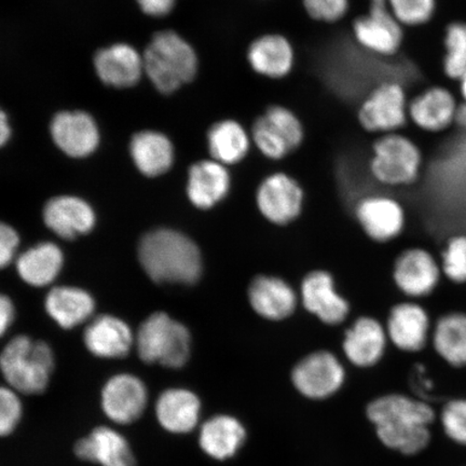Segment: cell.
<instances>
[{"mask_svg":"<svg viewBox=\"0 0 466 466\" xmlns=\"http://www.w3.org/2000/svg\"><path fill=\"white\" fill-rule=\"evenodd\" d=\"M51 136L57 147L73 158L90 156L100 143L96 121L85 112L58 113L51 122Z\"/></svg>","mask_w":466,"mask_h":466,"instance_id":"obj_19","label":"cell"},{"mask_svg":"<svg viewBox=\"0 0 466 466\" xmlns=\"http://www.w3.org/2000/svg\"><path fill=\"white\" fill-rule=\"evenodd\" d=\"M20 238L13 227L3 224L0 228V265L8 266L14 260Z\"/></svg>","mask_w":466,"mask_h":466,"instance_id":"obj_40","label":"cell"},{"mask_svg":"<svg viewBox=\"0 0 466 466\" xmlns=\"http://www.w3.org/2000/svg\"><path fill=\"white\" fill-rule=\"evenodd\" d=\"M15 319V307L13 301L7 296H3L0 299V331L5 335Z\"/></svg>","mask_w":466,"mask_h":466,"instance_id":"obj_42","label":"cell"},{"mask_svg":"<svg viewBox=\"0 0 466 466\" xmlns=\"http://www.w3.org/2000/svg\"><path fill=\"white\" fill-rule=\"evenodd\" d=\"M384 446L403 454H416L429 445V425L435 413L429 404L405 394L379 396L366 410Z\"/></svg>","mask_w":466,"mask_h":466,"instance_id":"obj_1","label":"cell"},{"mask_svg":"<svg viewBox=\"0 0 466 466\" xmlns=\"http://www.w3.org/2000/svg\"><path fill=\"white\" fill-rule=\"evenodd\" d=\"M442 275L454 283H466V236L448 241L441 256Z\"/></svg>","mask_w":466,"mask_h":466,"instance_id":"obj_36","label":"cell"},{"mask_svg":"<svg viewBox=\"0 0 466 466\" xmlns=\"http://www.w3.org/2000/svg\"><path fill=\"white\" fill-rule=\"evenodd\" d=\"M250 308L268 322H283L293 317L300 306L299 289L275 275H258L248 289Z\"/></svg>","mask_w":466,"mask_h":466,"instance_id":"obj_16","label":"cell"},{"mask_svg":"<svg viewBox=\"0 0 466 466\" xmlns=\"http://www.w3.org/2000/svg\"><path fill=\"white\" fill-rule=\"evenodd\" d=\"M96 72L105 85L129 87L137 85L144 72L143 56L127 44H116L97 51Z\"/></svg>","mask_w":466,"mask_h":466,"instance_id":"obj_24","label":"cell"},{"mask_svg":"<svg viewBox=\"0 0 466 466\" xmlns=\"http://www.w3.org/2000/svg\"><path fill=\"white\" fill-rule=\"evenodd\" d=\"M62 249L55 243H40L23 253L16 261V270L25 283L35 288L51 284L61 272Z\"/></svg>","mask_w":466,"mask_h":466,"instance_id":"obj_31","label":"cell"},{"mask_svg":"<svg viewBox=\"0 0 466 466\" xmlns=\"http://www.w3.org/2000/svg\"><path fill=\"white\" fill-rule=\"evenodd\" d=\"M76 456L101 466H137L129 442L116 431L98 427L76 442Z\"/></svg>","mask_w":466,"mask_h":466,"instance_id":"obj_22","label":"cell"},{"mask_svg":"<svg viewBox=\"0 0 466 466\" xmlns=\"http://www.w3.org/2000/svg\"><path fill=\"white\" fill-rule=\"evenodd\" d=\"M460 105L452 92L442 86L424 90L410 102V119L421 130L441 132L456 122Z\"/></svg>","mask_w":466,"mask_h":466,"instance_id":"obj_21","label":"cell"},{"mask_svg":"<svg viewBox=\"0 0 466 466\" xmlns=\"http://www.w3.org/2000/svg\"><path fill=\"white\" fill-rule=\"evenodd\" d=\"M457 124L463 127L466 130V105H460L458 114H457Z\"/></svg>","mask_w":466,"mask_h":466,"instance_id":"obj_44","label":"cell"},{"mask_svg":"<svg viewBox=\"0 0 466 466\" xmlns=\"http://www.w3.org/2000/svg\"><path fill=\"white\" fill-rule=\"evenodd\" d=\"M44 220L57 237L73 240L95 228L96 218L89 203L77 197L61 196L46 204Z\"/></svg>","mask_w":466,"mask_h":466,"instance_id":"obj_20","label":"cell"},{"mask_svg":"<svg viewBox=\"0 0 466 466\" xmlns=\"http://www.w3.org/2000/svg\"><path fill=\"white\" fill-rule=\"evenodd\" d=\"M300 306L326 326L346 322L351 305L337 288L336 279L328 270L317 269L302 278L299 288Z\"/></svg>","mask_w":466,"mask_h":466,"instance_id":"obj_11","label":"cell"},{"mask_svg":"<svg viewBox=\"0 0 466 466\" xmlns=\"http://www.w3.org/2000/svg\"><path fill=\"white\" fill-rule=\"evenodd\" d=\"M147 389L141 379L121 374L110 378L102 390L105 415L119 424H131L143 415L147 405Z\"/></svg>","mask_w":466,"mask_h":466,"instance_id":"obj_18","label":"cell"},{"mask_svg":"<svg viewBox=\"0 0 466 466\" xmlns=\"http://www.w3.org/2000/svg\"><path fill=\"white\" fill-rule=\"evenodd\" d=\"M422 154L416 143L401 134H384L372 146L370 172L386 187H406L417 182L422 168Z\"/></svg>","mask_w":466,"mask_h":466,"instance_id":"obj_6","label":"cell"},{"mask_svg":"<svg viewBox=\"0 0 466 466\" xmlns=\"http://www.w3.org/2000/svg\"><path fill=\"white\" fill-rule=\"evenodd\" d=\"M138 258L157 283L195 284L202 275L200 249L188 237L172 229L146 233L139 242Z\"/></svg>","mask_w":466,"mask_h":466,"instance_id":"obj_2","label":"cell"},{"mask_svg":"<svg viewBox=\"0 0 466 466\" xmlns=\"http://www.w3.org/2000/svg\"><path fill=\"white\" fill-rule=\"evenodd\" d=\"M0 367L5 381L15 391L40 394L46 391L54 371V352L43 341L17 336L3 350Z\"/></svg>","mask_w":466,"mask_h":466,"instance_id":"obj_4","label":"cell"},{"mask_svg":"<svg viewBox=\"0 0 466 466\" xmlns=\"http://www.w3.org/2000/svg\"><path fill=\"white\" fill-rule=\"evenodd\" d=\"M250 137L262 156L279 161L300 147L305 129L293 110L281 105H272L255 121Z\"/></svg>","mask_w":466,"mask_h":466,"instance_id":"obj_8","label":"cell"},{"mask_svg":"<svg viewBox=\"0 0 466 466\" xmlns=\"http://www.w3.org/2000/svg\"><path fill=\"white\" fill-rule=\"evenodd\" d=\"M256 207L268 223L287 227L295 223L304 212L306 195L295 177L275 172L261 180L256 190Z\"/></svg>","mask_w":466,"mask_h":466,"instance_id":"obj_9","label":"cell"},{"mask_svg":"<svg viewBox=\"0 0 466 466\" xmlns=\"http://www.w3.org/2000/svg\"><path fill=\"white\" fill-rule=\"evenodd\" d=\"M230 187L229 171L221 163L206 160L190 167L187 195L198 208L208 209L218 206L228 196Z\"/></svg>","mask_w":466,"mask_h":466,"instance_id":"obj_25","label":"cell"},{"mask_svg":"<svg viewBox=\"0 0 466 466\" xmlns=\"http://www.w3.org/2000/svg\"><path fill=\"white\" fill-rule=\"evenodd\" d=\"M441 276L440 262L422 248L404 249L394 260L392 268L395 288L410 300L432 294Z\"/></svg>","mask_w":466,"mask_h":466,"instance_id":"obj_14","label":"cell"},{"mask_svg":"<svg viewBox=\"0 0 466 466\" xmlns=\"http://www.w3.org/2000/svg\"><path fill=\"white\" fill-rule=\"evenodd\" d=\"M137 345L139 358L146 364L180 369L188 362L191 338L182 323L167 313L157 312L139 328Z\"/></svg>","mask_w":466,"mask_h":466,"instance_id":"obj_5","label":"cell"},{"mask_svg":"<svg viewBox=\"0 0 466 466\" xmlns=\"http://www.w3.org/2000/svg\"><path fill=\"white\" fill-rule=\"evenodd\" d=\"M347 380L345 364L329 350L320 349L305 355L290 371L297 392L311 400H323L340 391Z\"/></svg>","mask_w":466,"mask_h":466,"instance_id":"obj_7","label":"cell"},{"mask_svg":"<svg viewBox=\"0 0 466 466\" xmlns=\"http://www.w3.org/2000/svg\"><path fill=\"white\" fill-rule=\"evenodd\" d=\"M460 95H461L463 104L466 105V73L459 80Z\"/></svg>","mask_w":466,"mask_h":466,"instance_id":"obj_45","label":"cell"},{"mask_svg":"<svg viewBox=\"0 0 466 466\" xmlns=\"http://www.w3.org/2000/svg\"><path fill=\"white\" fill-rule=\"evenodd\" d=\"M433 347L446 363L466 365V314L453 312L441 317L433 326Z\"/></svg>","mask_w":466,"mask_h":466,"instance_id":"obj_33","label":"cell"},{"mask_svg":"<svg viewBox=\"0 0 466 466\" xmlns=\"http://www.w3.org/2000/svg\"><path fill=\"white\" fill-rule=\"evenodd\" d=\"M404 86L398 81H384L360 104L359 121L367 132L396 133L410 119Z\"/></svg>","mask_w":466,"mask_h":466,"instance_id":"obj_10","label":"cell"},{"mask_svg":"<svg viewBox=\"0 0 466 466\" xmlns=\"http://www.w3.org/2000/svg\"><path fill=\"white\" fill-rule=\"evenodd\" d=\"M209 154L224 166L240 163L248 155L252 137L235 120L215 124L208 134Z\"/></svg>","mask_w":466,"mask_h":466,"instance_id":"obj_32","label":"cell"},{"mask_svg":"<svg viewBox=\"0 0 466 466\" xmlns=\"http://www.w3.org/2000/svg\"><path fill=\"white\" fill-rule=\"evenodd\" d=\"M389 345L386 325L374 317L362 316L343 334L341 351L349 364L367 370L381 362Z\"/></svg>","mask_w":466,"mask_h":466,"instance_id":"obj_15","label":"cell"},{"mask_svg":"<svg viewBox=\"0 0 466 466\" xmlns=\"http://www.w3.org/2000/svg\"><path fill=\"white\" fill-rule=\"evenodd\" d=\"M305 10L313 20L336 23L348 14L350 0H302Z\"/></svg>","mask_w":466,"mask_h":466,"instance_id":"obj_39","label":"cell"},{"mask_svg":"<svg viewBox=\"0 0 466 466\" xmlns=\"http://www.w3.org/2000/svg\"><path fill=\"white\" fill-rule=\"evenodd\" d=\"M11 137V127L9 126L7 115L2 112V118H0V143L5 145L9 141Z\"/></svg>","mask_w":466,"mask_h":466,"instance_id":"obj_43","label":"cell"},{"mask_svg":"<svg viewBox=\"0 0 466 466\" xmlns=\"http://www.w3.org/2000/svg\"><path fill=\"white\" fill-rule=\"evenodd\" d=\"M22 417V403L14 389L0 390V434L8 436L14 432Z\"/></svg>","mask_w":466,"mask_h":466,"instance_id":"obj_38","label":"cell"},{"mask_svg":"<svg viewBox=\"0 0 466 466\" xmlns=\"http://www.w3.org/2000/svg\"><path fill=\"white\" fill-rule=\"evenodd\" d=\"M441 422L452 441L466 445V400L448 403L442 410Z\"/></svg>","mask_w":466,"mask_h":466,"instance_id":"obj_37","label":"cell"},{"mask_svg":"<svg viewBox=\"0 0 466 466\" xmlns=\"http://www.w3.org/2000/svg\"><path fill=\"white\" fill-rule=\"evenodd\" d=\"M390 10L401 26H420L434 16L436 0H388Z\"/></svg>","mask_w":466,"mask_h":466,"instance_id":"obj_35","label":"cell"},{"mask_svg":"<svg viewBox=\"0 0 466 466\" xmlns=\"http://www.w3.org/2000/svg\"><path fill=\"white\" fill-rule=\"evenodd\" d=\"M144 72L162 93H172L195 78V50L174 32L156 34L143 56Z\"/></svg>","mask_w":466,"mask_h":466,"instance_id":"obj_3","label":"cell"},{"mask_svg":"<svg viewBox=\"0 0 466 466\" xmlns=\"http://www.w3.org/2000/svg\"><path fill=\"white\" fill-rule=\"evenodd\" d=\"M85 345L96 357L121 359L129 353L133 335L129 325L112 316H101L92 320L84 334Z\"/></svg>","mask_w":466,"mask_h":466,"instance_id":"obj_26","label":"cell"},{"mask_svg":"<svg viewBox=\"0 0 466 466\" xmlns=\"http://www.w3.org/2000/svg\"><path fill=\"white\" fill-rule=\"evenodd\" d=\"M355 219L370 240L390 243L406 228V212L395 198L383 194L369 195L355 204Z\"/></svg>","mask_w":466,"mask_h":466,"instance_id":"obj_13","label":"cell"},{"mask_svg":"<svg viewBox=\"0 0 466 466\" xmlns=\"http://www.w3.org/2000/svg\"><path fill=\"white\" fill-rule=\"evenodd\" d=\"M146 15L151 16L167 15L174 7L175 0H137Z\"/></svg>","mask_w":466,"mask_h":466,"instance_id":"obj_41","label":"cell"},{"mask_svg":"<svg viewBox=\"0 0 466 466\" xmlns=\"http://www.w3.org/2000/svg\"><path fill=\"white\" fill-rule=\"evenodd\" d=\"M384 325L390 345L401 352H420L432 338L429 313L415 300L401 301L390 309Z\"/></svg>","mask_w":466,"mask_h":466,"instance_id":"obj_17","label":"cell"},{"mask_svg":"<svg viewBox=\"0 0 466 466\" xmlns=\"http://www.w3.org/2000/svg\"><path fill=\"white\" fill-rule=\"evenodd\" d=\"M130 153L138 171L148 177H159L170 170L174 148L165 134L142 131L132 137Z\"/></svg>","mask_w":466,"mask_h":466,"instance_id":"obj_29","label":"cell"},{"mask_svg":"<svg viewBox=\"0 0 466 466\" xmlns=\"http://www.w3.org/2000/svg\"><path fill=\"white\" fill-rule=\"evenodd\" d=\"M246 440L247 430L241 421L229 415H218L202 425L199 444L208 457L225 461L236 456Z\"/></svg>","mask_w":466,"mask_h":466,"instance_id":"obj_28","label":"cell"},{"mask_svg":"<svg viewBox=\"0 0 466 466\" xmlns=\"http://www.w3.org/2000/svg\"><path fill=\"white\" fill-rule=\"evenodd\" d=\"M253 71L270 79H283L293 72L295 50L289 40L279 34H266L255 39L248 51Z\"/></svg>","mask_w":466,"mask_h":466,"instance_id":"obj_23","label":"cell"},{"mask_svg":"<svg viewBox=\"0 0 466 466\" xmlns=\"http://www.w3.org/2000/svg\"><path fill=\"white\" fill-rule=\"evenodd\" d=\"M357 43L366 51L380 56L396 54L403 43V26L390 10L388 0H370L369 14L353 23Z\"/></svg>","mask_w":466,"mask_h":466,"instance_id":"obj_12","label":"cell"},{"mask_svg":"<svg viewBox=\"0 0 466 466\" xmlns=\"http://www.w3.org/2000/svg\"><path fill=\"white\" fill-rule=\"evenodd\" d=\"M444 44V72L448 77L459 80L466 73V23L454 22L448 25Z\"/></svg>","mask_w":466,"mask_h":466,"instance_id":"obj_34","label":"cell"},{"mask_svg":"<svg viewBox=\"0 0 466 466\" xmlns=\"http://www.w3.org/2000/svg\"><path fill=\"white\" fill-rule=\"evenodd\" d=\"M96 302L87 291L77 288H56L46 299V310L62 329H72L95 312Z\"/></svg>","mask_w":466,"mask_h":466,"instance_id":"obj_30","label":"cell"},{"mask_svg":"<svg viewBox=\"0 0 466 466\" xmlns=\"http://www.w3.org/2000/svg\"><path fill=\"white\" fill-rule=\"evenodd\" d=\"M201 401L186 389H168L156 404L157 419L163 429L173 434L191 432L199 421Z\"/></svg>","mask_w":466,"mask_h":466,"instance_id":"obj_27","label":"cell"}]
</instances>
